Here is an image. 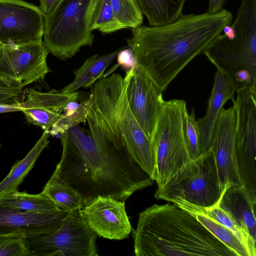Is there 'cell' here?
Returning a JSON list of instances; mask_svg holds the SVG:
<instances>
[{
	"instance_id": "44dd1931",
	"label": "cell",
	"mask_w": 256,
	"mask_h": 256,
	"mask_svg": "<svg viewBox=\"0 0 256 256\" xmlns=\"http://www.w3.org/2000/svg\"><path fill=\"white\" fill-rule=\"evenodd\" d=\"M176 205L192 214L211 234L231 250L236 256H250L244 246L231 230L200 210L196 206L188 203Z\"/></svg>"
},
{
	"instance_id": "e575fe53",
	"label": "cell",
	"mask_w": 256,
	"mask_h": 256,
	"mask_svg": "<svg viewBox=\"0 0 256 256\" xmlns=\"http://www.w3.org/2000/svg\"><path fill=\"white\" fill-rule=\"evenodd\" d=\"M20 102L14 104H0V114L22 111Z\"/></svg>"
},
{
	"instance_id": "d4e9b609",
	"label": "cell",
	"mask_w": 256,
	"mask_h": 256,
	"mask_svg": "<svg viewBox=\"0 0 256 256\" xmlns=\"http://www.w3.org/2000/svg\"><path fill=\"white\" fill-rule=\"evenodd\" d=\"M89 24L92 31L98 30L104 34L122 29L114 16L110 0H92Z\"/></svg>"
},
{
	"instance_id": "4dcf8cb0",
	"label": "cell",
	"mask_w": 256,
	"mask_h": 256,
	"mask_svg": "<svg viewBox=\"0 0 256 256\" xmlns=\"http://www.w3.org/2000/svg\"><path fill=\"white\" fill-rule=\"evenodd\" d=\"M22 88L0 78V104L20 102Z\"/></svg>"
},
{
	"instance_id": "9c48e42d",
	"label": "cell",
	"mask_w": 256,
	"mask_h": 256,
	"mask_svg": "<svg viewBox=\"0 0 256 256\" xmlns=\"http://www.w3.org/2000/svg\"><path fill=\"white\" fill-rule=\"evenodd\" d=\"M96 238L82 208L68 212L56 230L26 239L30 256H98Z\"/></svg>"
},
{
	"instance_id": "7402d4cb",
	"label": "cell",
	"mask_w": 256,
	"mask_h": 256,
	"mask_svg": "<svg viewBox=\"0 0 256 256\" xmlns=\"http://www.w3.org/2000/svg\"><path fill=\"white\" fill-rule=\"evenodd\" d=\"M186 0H137L150 26L169 24L182 14Z\"/></svg>"
},
{
	"instance_id": "f1b7e54d",
	"label": "cell",
	"mask_w": 256,
	"mask_h": 256,
	"mask_svg": "<svg viewBox=\"0 0 256 256\" xmlns=\"http://www.w3.org/2000/svg\"><path fill=\"white\" fill-rule=\"evenodd\" d=\"M184 132L186 142L191 160L198 157L200 154V134L195 112L192 108L190 114L186 110L184 115Z\"/></svg>"
},
{
	"instance_id": "9a60e30c",
	"label": "cell",
	"mask_w": 256,
	"mask_h": 256,
	"mask_svg": "<svg viewBox=\"0 0 256 256\" xmlns=\"http://www.w3.org/2000/svg\"><path fill=\"white\" fill-rule=\"evenodd\" d=\"M68 213L62 210L50 213L29 212L0 202V236L27 238L52 232L60 226Z\"/></svg>"
},
{
	"instance_id": "d590c367",
	"label": "cell",
	"mask_w": 256,
	"mask_h": 256,
	"mask_svg": "<svg viewBox=\"0 0 256 256\" xmlns=\"http://www.w3.org/2000/svg\"><path fill=\"white\" fill-rule=\"evenodd\" d=\"M1 148V144H0V148Z\"/></svg>"
},
{
	"instance_id": "e0dca14e",
	"label": "cell",
	"mask_w": 256,
	"mask_h": 256,
	"mask_svg": "<svg viewBox=\"0 0 256 256\" xmlns=\"http://www.w3.org/2000/svg\"><path fill=\"white\" fill-rule=\"evenodd\" d=\"M235 90L229 78L217 70L206 115L196 120L200 134V154L210 148L213 128L220 111L228 100H234Z\"/></svg>"
},
{
	"instance_id": "d6a6232c",
	"label": "cell",
	"mask_w": 256,
	"mask_h": 256,
	"mask_svg": "<svg viewBox=\"0 0 256 256\" xmlns=\"http://www.w3.org/2000/svg\"><path fill=\"white\" fill-rule=\"evenodd\" d=\"M38 6L44 16L50 15L56 8L61 0H38Z\"/></svg>"
},
{
	"instance_id": "6da1fadb",
	"label": "cell",
	"mask_w": 256,
	"mask_h": 256,
	"mask_svg": "<svg viewBox=\"0 0 256 256\" xmlns=\"http://www.w3.org/2000/svg\"><path fill=\"white\" fill-rule=\"evenodd\" d=\"M60 141L62 155L51 176L72 186L85 203L98 196L126 202L154 183L128 152L96 140L78 125Z\"/></svg>"
},
{
	"instance_id": "cb8c5ba5",
	"label": "cell",
	"mask_w": 256,
	"mask_h": 256,
	"mask_svg": "<svg viewBox=\"0 0 256 256\" xmlns=\"http://www.w3.org/2000/svg\"><path fill=\"white\" fill-rule=\"evenodd\" d=\"M42 192L60 209L68 212L82 208L86 204L77 190L68 184L52 176L44 186Z\"/></svg>"
},
{
	"instance_id": "5b68a950",
	"label": "cell",
	"mask_w": 256,
	"mask_h": 256,
	"mask_svg": "<svg viewBox=\"0 0 256 256\" xmlns=\"http://www.w3.org/2000/svg\"><path fill=\"white\" fill-rule=\"evenodd\" d=\"M234 36L218 34L202 54L233 82L240 72L248 71L256 78V0H242L232 26Z\"/></svg>"
},
{
	"instance_id": "8fae6325",
	"label": "cell",
	"mask_w": 256,
	"mask_h": 256,
	"mask_svg": "<svg viewBox=\"0 0 256 256\" xmlns=\"http://www.w3.org/2000/svg\"><path fill=\"white\" fill-rule=\"evenodd\" d=\"M44 16L22 0H0V44L19 46L42 42Z\"/></svg>"
},
{
	"instance_id": "4fadbf2b",
	"label": "cell",
	"mask_w": 256,
	"mask_h": 256,
	"mask_svg": "<svg viewBox=\"0 0 256 256\" xmlns=\"http://www.w3.org/2000/svg\"><path fill=\"white\" fill-rule=\"evenodd\" d=\"M236 113L234 106L222 108L213 128L210 149L215 160L220 188L227 183L242 187L236 156Z\"/></svg>"
},
{
	"instance_id": "ffe728a7",
	"label": "cell",
	"mask_w": 256,
	"mask_h": 256,
	"mask_svg": "<svg viewBox=\"0 0 256 256\" xmlns=\"http://www.w3.org/2000/svg\"><path fill=\"white\" fill-rule=\"evenodd\" d=\"M48 130H44L34 147L21 160L15 162L7 176L0 182V196L17 190L34 166L43 150L50 142Z\"/></svg>"
},
{
	"instance_id": "484cf974",
	"label": "cell",
	"mask_w": 256,
	"mask_h": 256,
	"mask_svg": "<svg viewBox=\"0 0 256 256\" xmlns=\"http://www.w3.org/2000/svg\"><path fill=\"white\" fill-rule=\"evenodd\" d=\"M91 102L90 95L84 101L78 104L76 101L68 103L60 118L52 126L49 132L52 136H61L70 128L85 122Z\"/></svg>"
},
{
	"instance_id": "7c38bea8",
	"label": "cell",
	"mask_w": 256,
	"mask_h": 256,
	"mask_svg": "<svg viewBox=\"0 0 256 256\" xmlns=\"http://www.w3.org/2000/svg\"><path fill=\"white\" fill-rule=\"evenodd\" d=\"M162 92L146 70L136 64L126 88L129 106L140 127L150 140L164 100Z\"/></svg>"
},
{
	"instance_id": "3957f363",
	"label": "cell",
	"mask_w": 256,
	"mask_h": 256,
	"mask_svg": "<svg viewBox=\"0 0 256 256\" xmlns=\"http://www.w3.org/2000/svg\"><path fill=\"white\" fill-rule=\"evenodd\" d=\"M136 256H236L192 214L172 204L138 214L132 230Z\"/></svg>"
},
{
	"instance_id": "ac0fdd59",
	"label": "cell",
	"mask_w": 256,
	"mask_h": 256,
	"mask_svg": "<svg viewBox=\"0 0 256 256\" xmlns=\"http://www.w3.org/2000/svg\"><path fill=\"white\" fill-rule=\"evenodd\" d=\"M218 203L256 244V204L249 200L242 187L227 183Z\"/></svg>"
},
{
	"instance_id": "83f0119b",
	"label": "cell",
	"mask_w": 256,
	"mask_h": 256,
	"mask_svg": "<svg viewBox=\"0 0 256 256\" xmlns=\"http://www.w3.org/2000/svg\"><path fill=\"white\" fill-rule=\"evenodd\" d=\"M115 19L122 28H132L143 22V14L137 0H110Z\"/></svg>"
},
{
	"instance_id": "8992f818",
	"label": "cell",
	"mask_w": 256,
	"mask_h": 256,
	"mask_svg": "<svg viewBox=\"0 0 256 256\" xmlns=\"http://www.w3.org/2000/svg\"><path fill=\"white\" fill-rule=\"evenodd\" d=\"M187 110L182 100H163L150 140L154 178L162 188L191 158L185 140L183 120Z\"/></svg>"
},
{
	"instance_id": "2e32d148",
	"label": "cell",
	"mask_w": 256,
	"mask_h": 256,
	"mask_svg": "<svg viewBox=\"0 0 256 256\" xmlns=\"http://www.w3.org/2000/svg\"><path fill=\"white\" fill-rule=\"evenodd\" d=\"M24 100L20 102L22 112L29 122L50 130L60 118L67 104L76 102L78 92L63 93L55 90L40 92L28 89Z\"/></svg>"
},
{
	"instance_id": "30bf717a",
	"label": "cell",
	"mask_w": 256,
	"mask_h": 256,
	"mask_svg": "<svg viewBox=\"0 0 256 256\" xmlns=\"http://www.w3.org/2000/svg\"><path fill=\"white\" fill-rule=\"evenodd\" d=\"M43 41L19 46L0 44V78L22 88L43 80L49 72Z\"/></svg>"
},
{
	"instance_id": "1f68e13d",
	"label": "cell",
	"mask_w": 256,
	"mask_h": 256,
	"mask_svg": "<svg viewBox=\"0 0 256 256\" xmlns=\"http://www.w3.org/2000/svg\"><path fill=\"white\" fill-rule=\"evenodd\" d=\"M118 64L128 70L134 68L136 62L132 49L130 48L120 49L117 55Z\"/></svg>"
},
{
	"instance_id": "d6986e66",
	"label": "cell",
	"mask_w": 256,
	"mask_h": 256,
	"mask_svg": "<svg viewBox=\"0 0 256 256\" xmlns=\"http://www.w3.org/2000/svg\"><path fill=\"white\" fill-rule=\"evenodd\" d=\"M120 50L100 56L96 54L88 58L80 68L74 72V80L61 89L60 92L72 93L80 88H91L97 80L103 77L104 70L116 58Z\"/></svg>"
},
{
	"instance_id": "603a6c76",
	"label": "cell",
	"mask_w": 256,
	"mask_h": 256,
	"mask_svg": "<svg viewBox=\"0 0 256 256\" xmlns=\"http://www.w3.org/2000/svg\"><path fill=\"white\" fill-rule=\"evenodd\" d=\"M0 202L14 209L29 212L50 213L61 210L42 192L30 194L16 190L0 196Z\"/></svg>"
},
{
	"instance_id": "836d02e7",
	"label": "cell",
	"mask_w": 256,
	"mask_h": 256,
	"mask_svg": "<svg viewBox=\"0 0 256 256\" xmlns=\"http://www.w3.org/2000/svg\"><path fill=\"white\" fill-rule=\"evenodd\" d=\"M226 0H209L208 12L214 14L222 9Z\"/></svg>"
},
{
	"instance_id": "4316f807",
	"label": "cell",
	"mask_w": 256,
	"mask_h": 256,
	"mask_svg": "<svg viewBox=\"0 0 256 256\" xmlns=\"http://www.w3.org/2000/svg\"><path fill=\"white\" fill-rule=\"evenodd\" d=\"M196 206L200 210L231 230L244 246L250 256H256V243L252 240L248 234L239 226L229 214L219 206L218 201L209 208Z\"/></svg>"
},
{
	"instance_id": "277c9868",
	"label": "cell",
	"mask_w": 256,
	"mask_h": 256,
	"mask_svg": "<svg viewBox=\"0 0 256 256\" xmlns=\"http://www.w3.org/2000/svg\"><path fill=\"white\" fill-rule=\"evenodd\" d=\"M132 72L133 68L124 77L114 73L96 82L91 87L86 121L92 136L125 146L132 159L154 181L151 142L132 114L127 99Z\"/></svg>"
},
{
	"instance_id": "7a4b0ae2",
	"label": "cell",
	"mask_w": 256,
	"mask_h": 256,
	"mask_svg": "<svg viewBox=\"0 0 256 256\" xmlns=\"http://www.w3.org/2000/svg\"><path fill=\"white\" fill-rule=\"evenodd\" d=\"M232 18L223 8L214 14H182L164 26L142 24L130 28L132 36L126 42L136 64L164 92L186 64L220 34L224 26L231 24Z\"/></svg>"
},
{
	"instance_id": "52a82bcc",
	"label": "cell",
	"mask_w": 256,
	"mask_h": 256,
	"mask_svg": "<svg viewBox=\"0 0 256 256\" xmlns=\"http://www.w3.org/2000/svg\"><path fill=\"white\" fill-rule=\"evenodd\" d=\"M222 191L210 149L184 164L164 186L156 189L154 196L174 204L188 203L206 208L218 202Z\"/></svg>"
},
{
	"instance_id": "f546056e",
	"label": "cell",
	"mask_w": 256,
	"mask_h": 256,
	"mask_svg": "<svg viewBox=\"0 0 256 256\" xmlns=\"http://www.w3.org/2000/svg\"><path fill=\"white\" fill-rule=\"evenodd\" d=\"M0 256H30L26 239L19 236H0Z\"/></svg>"
},
{
	"instance_id": "ba28073f",
	"label": "cell",
	"mask_w": 256,
	"mask_h": 256,
	"mask_svg": "<svg viewBox=\"0 0 256 256\" xmlns=\"http://www.w3.org/2000/svg\"><path fill=\"white\" fill-rule=\"evenodd\" d=\"M92 0H61L54 10L44 16L43 42L49 52L61 60L72 58L84 46H92L90 28Z\"/></svg>"
},
{
	"instance_id": "5bb4252c",
	"label": "cell",
	"mask_w": 256,
	"mask_h": 256,
	"mask_svg": "<svg viewBox=\"0 0 256 256\" xmlns=\"http://www.w3.org/2000/svg\"><path fill=\"white\" fill-rule=\"evenodd\" d=\"M82 211L88 226L100 237L122 240L132 230L125 202L98 196L86 202Z\"/></svg>"
}]
</instances>
